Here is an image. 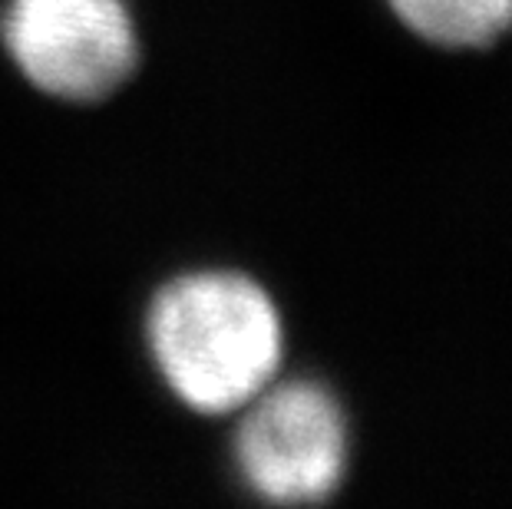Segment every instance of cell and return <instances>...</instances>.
Returning a JSON list of instances; mask_svg holds the SVG:
<instances>
[{
  "instance_id": "1",
  "label": "cell",
  "mask_w": 512,
  "mask_h": 509,
  "mask_svg": "<svg viewBox=\"0 0 512 509\" xmlns=\"http://www.w3.org/2000/svg\"><path fill=\"white\" fill-rule=\"evenodd\" d=\"M149 351L162 381L199 414H232L275 381L285 328L258 281L195 272L169 281L149 308Z\"/></svg>"
},
{
  "instance_id": "2",
  "label": "cell",
  "mask_w": 512,
  "mask_h": 509,
  "mask_svg": "<svg viewBox=\"0 0 512 509\" xmlns=\"http://www.w3.org/2000/svg\"><path fill=\"white\" fill-rule=\"evenodd\" d=\"M235 467L265 503H324L347 470V420L318 381H271L242 407Z\"/></svg>"
},
{
  "instance_id": "3",
  "label": "cell",
  "mask_w": 512,
  "mask_h": 509,
  "mask_svg": "<svg viewBox=\"0 0 512 509\" xmlns=\"http://www.w3.org/2000/svg\"><path fill=\"white\" fill-rule=\"evenodd\" d=\"M4 43L37 90L90 103L136 67V27L123 0H10Z\"/></svg>"
},
{
  "instance_id": "4",
  "label": "cell",
  "mask_w": 512,
  "mask_h": 509,
  "mask_svg": "<svg viewBox=\"0 0 512 509\" xmlns=\"http://www.w3.org/2000/svg\"><path fill=\"white\" fill-rule=\"evenodd\" d=\"M410 34L446 50H479L512 30V0H387Z\"/></svg>"
}]
</instances>
